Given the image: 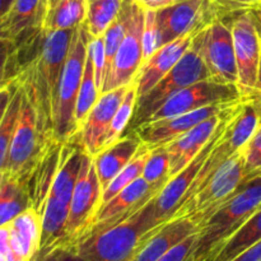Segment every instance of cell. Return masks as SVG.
<instances>
[{
  "mask_svg": "<svg viewBox=\"0 0 261 261\" xmlns=\"http://www.w3.org/2000/svg\"><path fill=\"white\" fill-rule=\"evenodd\" d=\"M157 196V195H155ZM155 196L125 221L92 233L63 251L66 261H133L145 234L162 224L155 216Z\"/></svg>",
  "mask_w": 261,
  "mask_h": 261,
  "instance_id": "obj_1",
  "label": "cell"
},
{
  "mask_svg": "<svg viewBox=\"0 0 261 261\" xmlns=\"http://www.w3.org/2000/svg\"><path fill=\"white\" fill-rule=\"evenodd\" d=\"M261 208V171L249 175L240 190L199 228L190 261H211L229 237Z\"/></svg>",
  "mask_w": 261,
  "mask_h": 261,
  "instance_id": "obj_2",
  "label": "cell"
},
{
  "mask_svg": "<svg viewBox=\"0 0 261 261\" xmlns=\"http://www.w3.org/2000/svg\"><path fill=\"white\" fill-rule=\"evenodd\" d=\"M84 154L86 152L76 137L65 144L60 170L54 180L43 205L42 236L40 249L36 255H46L54 250H58L63 242L70 212L71 198Z\"/></svg>",
  "mask_w": 261,
  "mask_h": 261,
  "instance_id": "obj_3",
  "label": "cell"
},
{
  "mask_svg": "<svg viewBox=\"0 0 261 261\" xmlns=\"http://www.w3.org/2000/svg\"><path fill=\"white\" fill-rule=\"evenodd\" d=\"M89 40L91 35L86 24L82 23L73 35L54 101V139L60 143L70 142L78 134L75 124L76 101L83 79Z\"/></svg>",
  "mask_w": 261,
  "mask_h": 261,
  "instance_id": "obj_4",
  "label": "cell"
},
{
  "mask_svg": "<svg viewBox=\"0 0 261 261\" xmlns=\"http://www.w3.org/2000/svg\"><path fill=\"white\" fill-rule=\"evenodd\" d=\"M201 35L203 31L195 36L188 51L163 76L162 81L153 87L148 93L137 99L134 115L130 120L129 129L126 132H132L140 125L145 124L148 119L160 109L161 105L176 92L199 82L211 81V74L200 53Z\"/></svg>",
  "mask_w": 261,
  "mask_h": 261,
  "instance_id": "obj_5",
  "label": "cell"
},
{
  "mask_svg": "<svg viewBox=\"0 0 261 261\" xmlns=\"http://www.w3.org/2000/svg\"><path fill=\"white\" fill-rule=\"evenodd\" d=\"M247 177L244 154L242 150H239L227 158L211 182L176 209L172 218H189L200 228L201 224L240 190Z\"/></svg>",
  "mask_w": 261,
  "mask_h": 261,
  "instance_id": "obj_6",
  "label": "cell"
},
{
  "mask_svg": "<svg viewBox=\"0 0 261 261\" xmlns=\"http://www.w3.org/2000/svg\"><path fill=\"white\" fill-rule=\"evenodd\" d=\"M101 198L102 189L93 157L86 153L71 198L65 236L58 250L69 251L84 239L101 206Z\"/></svg>",
  "mask_w": 261,
  "mask_h": 261,
  "instance_id": "obj_7",
  "label": "cell"
},
{
  "mask_svg": "<svg viewBox=\"0 0 261 261\" xmlns=\"http://www.w3.org/2000/svg\"><path fill=\"white\" fill-rule=\"evenodd\" d=\"M51 142L54 140H47L43 135L37 111L23 89L22 109L4 172L25 181Z\"/></svg>",
  "mask_w": 261,
  "mask_h": 261,
  "instance_id": "obj_8",
  "label": "cell"
},
{
  "mask_svg": "<svg viewBox=\"0 0 261 261\" xmlns=\"http://www.w3.org/2000/svg\"><path fill=\"white\" fill-rule=\"evenodd\" d=\"M227 17L212 0H177L155 12L160 47L188 35L199 33L216 20Z\"/></svg>",
  "mask_w": 261,
  "mask_h": 261,
  "instance_id": "obj_9",
  "label": "cell"
},
{
  "mask_svg": "<svg viewBox=\"0 0 261 261\" xmlns=\"http://www.w3.org/2000/svg\"><path fill=\"white\" fill-rule=\"evenodd\" d=\"M245 99H241V101L237 102L236 105H233V106L227 110L211 140L204 145L203 149L196 154V157L181 172H178L177 175L168 180V182L163 186L160 194L155 196V216H157V221L161 224L166 223V222L172 218V214L175 213L176 208L185 196L186 191L189 190L190 185L193 184L194 178L196 177L199 171L201 170L203 165L205 163L206 158L211 155V153L213 152L217 144L221 142L222 138L224 137V134L228 130L229 125L232 124L234 117L241 111Z\"/></svg>",
  "mask_w": 261,
  "mask_h": 261,
  "instance_id": "obj_10",
  "label": "cell"
},
{
  "mask_svg": "<svg viewBox=\"0 0 261 261\" xmlns=\"http://www.w3.org/2000/svg\"><path fill=\"white\" fill-rule=\"evenodd\" d=\"M231 28L239 70L237 87L245 99L255 98L259 82L261 36L254 10L231 14Z\"/></svg>",
  "mask_w": 261,
  "mask_h": 261,
  "instance_id": "obj_11",
  "label": "cell"
},
{
  "mask_svg": "<svg viewBox=\"0 0 261 261\" xmlns=\"http://www.w3.org/2000/svg\"><path fill=\"white\" fill-rule=\"evenodd\" d=\"M200 53L211 74V81L221 84L239 83L236 54L231 19L227 17L216 20L203 31Z\"/></svg>",
  "mask_w": 261,
  "mask_h": 261,
  "instance_id": "obj_12",
  "label": "cell"
},
{
  "mask_svg": "<svg viewBox=\"0 0 261 261\" xmlns=\"http://www.w3.org/2000/svg\"><path fill=\"white\" fill-rule=\"evenodd\" d=\"M242 98L244 97L236 84H221L213 81L199 82L176 92L166 99L147 122L171 119L209 105L227 103Z\"/></svg>",
  "mask_w": 261,
  "mask_h": 261,
  "instance_id": "obj_13",
  "label": "cell"
},
{
  "mask_svg": "<svg viewBox=\"0 0 261 261\" xmlns=\"http://www.w3.org/2000/svg\"><path fill=\"white\" fill-rule=\"evenodd\" d=\"M144 15L145 10L135 2L129 28L117 50L101 94L114 91L120 87L129 86L137 76L143 64L142 37L143 28H144Z\"/></svg>",
  "mask_w": 261,
  "mask_h": 261,
  "instance_id": "obj_14",
  "label": "cell"
},
{
  "mask_svg": "<svg viewBox=\"0 0 261 261\" xmlns=\"http://www.w3.org/2000/svg\"><path fill=\"white\" fill-rule=\"evenodd\" d=\"M239 101H241V99H239ZM239 101L209 105V106L200 107L198 110L178 115L176 117H171V119L147 122V124L140 125L132 132H134L138 135V138L142 140V143L148 149L153 150L155 148L163 147V145L173 142L178 137L188 133L189 130L194 129L205 120L221 114Z\"/></svg>",
  "mask_w": 261,
  "mask_h": 261,
  "instance_id": "obj_15",
  "label": "cell"
},
{
  "mask_svg": "<svg viewBox=\"0 0 261 261\" xmlns=\"http://www.w3.org/2000/svg\"><path fill=\"white\" fill-rule=\"evenodd\" d=\"M129 86L120 87L101 94L93 109L87 115L76 138L84 152L91 157H96L102 150L112 119L121 105Z\"/></svg>",
  "mask_w": 261,
  "mask_h": 261,
  "instance_id": "obj_16",
  "label": "cell"
},
{
  "mask_svg": "<svg viewBox=\"0 0 261 261\" xmlns=\"http://www.w3.org/2000/svg\"><path fill=\"white\" fill-rule=\"evenodd\" d=\"M196 35L198 33L184 36L167 45L161 46L152 56L143 61L137 76L133 81L137 86L138 98L148 93L153 87L162 81L163 76L177 64V61L188 51Z\"/></svg>",
  "mask_w": 261,
  "mask_h": 261,
  "instance_id": "obj_17",
  "label": "cell"
},
{
  "mask_svg": "<svg viewBox=\"0 0 261 261\" xmlns=\"http://www.w3.org/2000/svg\"><path fill=\"white\" fill-rule=\"evenodd\" d=\"M227 110L216 115V116L211 117V119L205 120L194 129L189 130L188 133L178 137L173 142L165 145L168 152V157H170V178H172L173 176L181 172L196 157V154L203 149L204 145L211 140Z\"/></svg>",
  "mask_w": 261,
  "mask_h": 261,
  "instance_id": "obj_18",
  "label": "cell"
},
{
  "mask_svg": "<svg viewBox=\"0 0 261 261\" xmlns=\"http://www.w3.org/2000/svg\"><path fill=\"white\" fill-rule=\"evenodd\" d=\"M198 231L199 226L191 219H170L145 234L133 261H157L186 237Z\"/></svg>",
  "mask_w": 261,
  "mask_h": 261,
  "instance_id": "obj_19",
  "label": "cell"
},
{
  "mask_svg": "<svg viewBox=\"0 0 261 261\" xmlns=\"http://www.w3.org/2000/svg\"><path fill=\"white\" fill-rule=\"evenodd\" d=\"M143 147L142 140L134 132H126L116 143L101 150L93 157L94 167L101 184L102 193L112 180L126 167Z\"/></svg>",
  "mask_w": 261,
  "mask_h": 261,
  "instance_id": "obj_20",
  "label": "cell"
},
{
  "mask_svg": "<svg viewBox=\"0 0 261 261\" xmlns=\"http://www.w3.org/2000/svg\"><path fill=\"white\" fill-rule=\"evenodd\" d=\"M42 0H13L9 10L0 20V37L10 38L18 45L41 30Z\"/></svg>",
  "mask_w": 261,
  "mask_h": 261,
  "instance_id": "obj_21",
  "label": "cell"
},
{
  "mask_svg": "<svg viewBox=\"0 0 261 261\" xmlns=\"http://www.w3.org/2000/svg\"><path fill=\"white\" fill-rule=\"evenodd\" d=\"M7 224L15 256L19 261H32L41 245L42 214L30 208Z\"/></svg>",
  "mask_w": 261,
  "mask_h": 261,
  "instance_id": "obj_22",
  "label": "cell"
},
{
  "mask_svg": "<svg viewBox=\"0 0 261 261\" xmlns=\"http://www.w3.org/2000/svg\"><path fill=\"white\" fill-rule=\"evenodd\" d=\"M30 208L32 203L24 181L3 172L0 175V226L9 223Z\"/></svg>",
  "mask_w": 261,
  "mask_h": 261,
  "instance_id": "obj_23",
  "label": "cell"
},
{
  "mask_svg": "<svg viewBox=\"0 0 261 261\" xmlns=\"http://www.w3.org/2000/svg\"><path fill=\"white\" fill-rule=\"evenodd\" d=\"M261 241V208L240 227L211 261H232Z\"/></svg>",
  "mask_w": 261,
  "mask_h": 261,
  "instance_id": "obj_24",
  "label": "cell"
},
{
  "mask_svg": "<svg viewBox=\"0 0 261 261\" xmlns=\"http://www.w3.org/2000/svg\"><path fill=\"white\" fill-rule=\"evenodd\" d=\"M261 122V109L255 98L245 99L241 111L232 121L228 130V144L236 153L249 143Z\"/></svg>",
  "mask_w": 261,
  "mask_h": 261,
  "instance_id": "obj_25",
  "label": "cell"
},
{
  "mask_svg": "<svg viewBox=\"0 0 261 261\" xmlns=\"http://www.w3.org/2000/svg\"><path fill=\"white\" fill-rule=\"evenodd\" d=\"M87 17V0H59L47 13L42 22V30H73L84 23Z\"/></svg>",
  "mask_w": 261,
  "mask_h": 261,
  "instance_id": "obj_26",
  "label": "cell"
},
{
  "mask_svg": "<svg viewBox=\"0 0 261 261\" xmlns=\"http://www.w3.org/2000/svg\"><path fill=\"white\" fill-rule=\"evenodd\" d=\"M23 88L19 79L15 78L13 83V93L4 117L0 122V173L4 172L7 165L8 154H9L10 145L14 138L17 129L18 120H19L20 109H22Z\"/></svg>",
  "mask_w": 261,
  "mask_h": 261,
  "instance_id": "obj_27",
  "label": "cell"
},
{
  "mask_svg": "<svg viewBox=\"0 0 261 261\" xmlns=\"http://www.w3.org/2000/svg\"><path fill=\"white\" fill-rule=\"evenodd\" d=\"M124 0H87L84 20L91 37H101L119 15Z\"/></svg>",
  "mask_w": 261,
  "mask_h": 261,
  "instance_id": "obj_28",
  "label": "cell"
},
{
  "mask_svg": "<svg viewBox=\"0 0 261 261\" xmlns=\"http://www.w3.org/2000/svg\"><path fill=\"white\" fill-rule=\"evenodd\" d=\"M89 43V42H88ZM99 93L96 84V73H94V64L92 59L91 51H87L86 65H84L83 79L81 83V89H79L78 101H76L75 110V124L76 129L81 130L87 115L89 114L96 102L98 101Z\"/></svg>",
  "mask_w": 261,
  "mask_h": 261,
  "instance_id": "obj_29",
  "label": "cell"
},
{
  "mask_svg": "<svg viewBox=\"0 0 261 261\" xmlns=\"http://www.w3.org/2000/svg\"><path fill=\"white\" fill-rule=\"evenodd\" d=\"M149 154L150 149H148V148L143 144V147L140 148L138 154L133 158L132 162H130L126 167L122 168L121 172L110 182V185L107 186L106 190L102 193L101 205H103L107 201L111 200L112 198H115L117 194L121 193L125 188H127L130 184L134 182L137 178L142 177L143 171H144L145 163H147Z\"/></svg>",
  "mask_w": 261,
  "mask_h": 261,
  "instance_id": "obj_30",
  "label": "cell"
},
{
  "mask_svg": "<svg viewBox=\"0 0 261 261\" xmlns=\"http://www.w3.org/2000/svg\"><path fill=\"white\" fill-rule=\"evenodd\" d=\"M138 93H137V86L134 82H132L127 88L126 94H125L124 99H122L121 105L117 109L116 114H115L114 119H112L110 129L107 132L106 139H105L103 147L102 150L106 148L111 147L114 143H116L122 135L126 133L127 127H129L130 120H132L133 115H134L135 105H137Z\"/></svg>",
  "mask_w": 261,
  "mask_h": 261,
  "instance_id": "obj_31",
  "label": "cell"
},
{
  "mask_svg": "<svg viewBox=\"0 0 261 261\" xmlns=\"http://www.w3.org/2000/svg\"><path fill=\"white\" fill-rule=\"evenodd\" d=\"M142 177L150 186L163 188L170 180V157L166 147L150 150Z\"/></svg>",
  "mask_w": 261,
  "mask_h": 261,
  "instance_id": "obj_32",
  "label": "cell"
},
{
  "mask_svg": "<svg viewBox=\"0 0 261 261\" xmlns=\"http://www.w3.org/2000/svg\"><path fill=\"white\" fill-rule=\"evenodd\" d=\"M19 74L18 48L13 40L0 37V91L9 86Z\"/></svg>",
  "mask_w": 261,
  "mask_h": 261,
  "instance_id": "obj_33",
  "label": "cell"
},
{
  "mask_svg": "<svg viewBox=\"0 0 261 261\" xmlns=\"http://www.w3.org/2000/svg\"><path fill=\"white\" fill-rule=\"evenodd\" d=\"M143 61L152 56L160 48V35H158L155 12L145 10L144 28H143Z\"/></svg>",
  "mask_w": 261,
  "mask_h": 261,
  "instance_id": "obj_34",
  "label": "cell"
},
{
  "mask_svg": "<svg viewBox=\"0 0 261 261\" xmlns=\"http://www.w3.org/2000/svg\"><path fill=\"white\" fill-rule=\"evenodd\" d=\"M242 154L245 161V171L246 175H254L261 171V122L249 140L246 145L242 148Z\"/></svg>",
  "mask_w": 261,
  "mask_h": 261,
  "instance_id": "obj_35",
  "label": "cell"
},
{
  "mask_svg": "<svg viewBox=\"0 0 261 261\" xmlns=\"http://www.w3.org/2000/svg\"><path fill=\"white\" fill-rule=\"evenodd\" d=\"M88 50L91 51L92 59L94 64V73H96V84L98 93L101 96L103 88V74H105V42L103 36L101 37H91L88 43Z\"/></svg>",
  "mask_w": 261,
  "mask_h": 261,
  "instance_id": "obj_36",
  "label": "cell"
},
{
  "mask_svg": "<svg viewBox=\"0 0 261 261\" xmlns=\"http://www.w3.org/2000/svg\"><path fill=\"white\" fill-rule=\"evenodd\" d=\"M198 237L199 231L186 237L184 241H181L180 244L172 247L170 251L166 252L157 261H190L191 255H193L194 249H195L196 241H198Z\"/></svg>",
  "mask_w": 261,
  "mask_h": 261,
  "instance_id": "obj_37",
  "label": "cell"
},
{
  "mask_svg": "<svg viewBox=\"0 0 261 261\" xmlns=\"http://www.w3.org/2000/svg\"><path fill=\"white\" fill-rule=\"evenodd\" d=\"M224 12L226 15L236 14L240 12L254 10L259 7L261 0H212Z\"/></svg>",
  "mask_w": 261,
  "mask_h": 261,
  "instance_id": "obj_38",
  "label": "cell"
},
{
  "mask_svg": "<svg viewBox=\"0 0 261 261\" xmlns=\"http://www.w3.org/2000/svg\"><path fill=\"white\" fill-rule=\"evenodd\" d=\"M0 261H19L10 245L8 224L0 226Z\"/></svg>",
  "mask_w": 261,
  "mask_h": 261,
  "instance_id": "obj_39",
  "label": "cell"
},
{
  "mask_svg": "<svg viewBox=\"0 0 261 261\" xmlns=\"http://www.w3.org/2000/svg\"><path fill=\"white\" fill-rule=\"evenodd\" d=\"M135 2H137L144 10L158 12V10L165 9V8L175 4L177 0H135Z\"/></svg>",
  "mask_w": 261,
  "mask_h": 261,
  "instance_id": "obj_40",
  "label": "cell"
},
{
  "mask_svg": "<svg viewBox=\"0 0 261 261\" xmlns=\"http://www.w3.org/2000/svg\"><path fill=\"white\" fill-rule=\"evenodd\" d=\"M13 83H14V81L10 82L9 86H7L4 89L0 91V122H2L3 117H4L5 111L8 109V105H9L10 98H12Z\"/></svg>",
  "mask_w": 261,
  "mask_h": 261,
  "instance_id": "obj_41",
  "label": "cell"
},
{
  "mask_svg": "<svg viewBox=\"0 0 261 261\" xmlns=\"http://www.w3.org/2000/svg\"><path fill=\"white\" fill-rule=\"evenodd\" d=\"M232 261H261V241L249 249L247 251L242 252Z\"/></svg>",
  "mask_w": 261,
  "mask_h": 261,
  "instance_id": "obj_42",
  "label": "cell"
},
{
  "mask_svg": "<svg viewBox=\"0 0 261 261\" xmlns=\"http://www.w3.org/2000/svg\"><path fill=\"white\" fill-rule=\"evenodd\" d=\"M32 261H66L61 250H54L46 255H36Z\"/></svg>",
  "mask_w": 261,
  "mask_h": 261,
  "instance_id": "obj_43",
  "label": "cell"
},
{
  "mask_svg": "<svg viewBox=\"0 0 261 261\" xmlns=\"http://www.w3.org/2000/svg\"><path fill=\"white\" fill-rule=\"evenodd\" d=\"M59 0H42V5H41V15H42V22H43V18H45L46 13L54 7V5L58 3ZM42 27V25H41Z\"/></svg>",
  "mask_w": 261,
  "mask_h": 261,
  "instance_id": "obj_44",
  "label": "cell"
},
{
  "mask_svg": "<svg viewBox=\"0 0 261 261\" xmlns=\"http://www.w3.org/2000/svg\"><path fill=\"white\" fill-rule=\"evenodd\" d=\"M13 0H0V20L4 17L5 13L9 10L10 5H12Z\"/></svg>",
  "mask_w": 261,
  "mask_h": 261,
  "instance_id": "obj_45",
  "label": "cell"
},
{
  "mask_svg": "<svg viewBox=\"0 0 261 261\" xmlns=\"http://www.w3.org/2000/svg\"><path fill=\"white\" fill-rule=\"evenodd\" d=\"M254 14L255 18H256V22H257V27H259V32L261 36V3L259 4V7L256 9H254Z\"/></svg>",
  "mask_w": 261,
  "mask_h": 261,
  "instance_id": "obj_46",
  "label": "cell"
},
{
  "mask_svg": "<svg viewBox=\"0 0 261 261\" xmlns=\"http://www.w3.org/2000/svg\"><path fill=\"white\" fill-rule=\"evenodd\" d=\"M261 97V59H260V66H259V82H257V96Z\"/></svg>",
  "mask_w": 261,
  "mask_h": 261,
  "instance_id": "obj_47",
  "label": "cell"
},
{
  "mask_svg": "<svg viewBox=\"0 0 261 261\" xmlns=\"http://www.w3.org/2000/svg\"><path fill=\"white\" fill-rule=\"evenodd\" d=\"M255 99H256L257 103H259V106H260V109H261V97H255Z\"/></svg>",
  "mask_w": 261,
  "mask_h": 261,
  "instance_id": "obj_48",
  "label": "cell"
},
{
  "mask_svg": "<svg viewBox=\"0 0 261 261\" xmlns=\"http://www.w3.org/2000/svg\"><path fill=\"white\" fill-rule=\"evenodd\" d=\"M0 175H2V173H0Z\"/></svg>",
  "mask_w": 261,
  "mask_h": 261,
  "instance_id": "obj_49",
  "label": "cell"
}]
</instances>
